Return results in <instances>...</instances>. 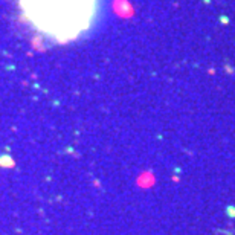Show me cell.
<instances>
[{
	"label": "cell",
	"mask_w": 235,
	"mask_h": 235,
	"mask_svg": "<svg viewBox=\"0 0 235 235\" xmlns=\"http://www.w3.org/2000/svg\"><path fill=\"white\" fill-rule=\"evenodd\" d=\"M23 20L47 40L66 44L93 26L99 0H17Z\"/></svg>",
	"instance_id": "1"
}]
</instances>
